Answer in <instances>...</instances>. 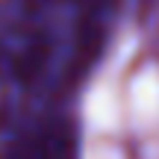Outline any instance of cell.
I'll return each mask as SVG.
<instances>
[{
  "label": "cell",
  "mask_w": 159,
  "mask_h": 159,
  "mask_svg": "<svg viewBox=\"0 0 159 159\" xmlns=\"http://www.w3.org/2000/svg\"><path fill=\"white\" fill-rule=\"evenodd\" d=\"M77 127L68 115H39L15 130L0 148V159H80Z\"/></svg>",
  "instance_id": "2"
},
{
  "label": "cell",
  "mask_w": 159,
  "mask_h": 159,
  "mask_svg": "<svg viewBox=\"0 0 159 159\" xmlns=\"http://www.w3.org/2000/svg\"><path fill=\"white\" fill-rule=\"evenodd\" d=\"M112 0H0V121L71 89L94 59Z\"/></svg>",
  "instance_id": "1"
}]
</instances>
